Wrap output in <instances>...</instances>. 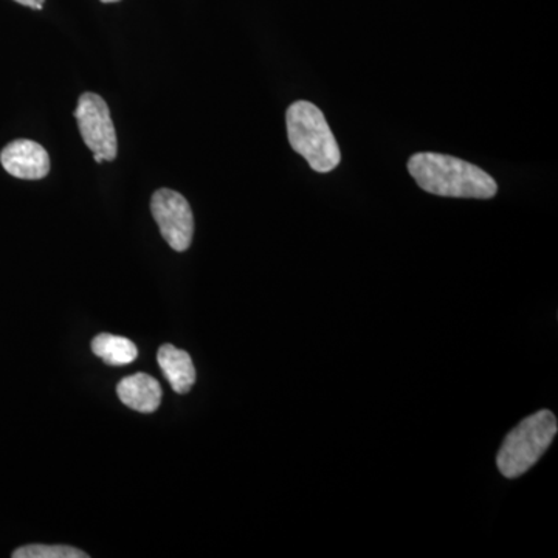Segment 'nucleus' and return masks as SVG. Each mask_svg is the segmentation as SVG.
Here are the masks:
<instances>
[{
  "instance_id": "10",
  "label": "nucleus",
  "mask_w": 558,
  "mask_h": 558,
  "mask_svg": "<svg viewBox=\"0 0 558 558\" xmlns=\"http://www.w3.org/2000/svg\"><path fill=\"white\" fill-rule=\"evenodd\" d=\"M13 558H87L83 550L72 546L28 545L14 550Z\"/></svg>"
},
{
  "instance_id": "3",
  "label": "nucleus",
  "mask_w": 558,
  "mask_h": 558,
  "mask_svg": "<svg viewBox=\"0 0 558 558\" xmlns=\"http://www.w3.org/2000/svg\"><path fill=\"white\" fill-rule=\"evenodd\" d=\"M557 432V417L554 416L553 411H537L524 418L506 436L498 451L499 473L509 480L524 475L546 453Z\"/></svg>"
},
{
  "instance_id": "4",
  "label": "nucleus",
  "mask_w": 558,
  "mask_h": 558,
  "mask_svg": "<svg viewBox=\"0 0 558 558\" xmlns=\"http://www.w3.org/2000/svg\"><path fill=\"white\" fill-rule=\"evenodd\" d=\"M75 119L78 121L80 134L87 148L101 156L105 161L116 160L119 143L108 102L102 100L100 95L86 92L80 97Z\"/></svg>"
},
{
  "instance_id": "8",
  "label": "nucleus",
  "mask_w": 558,
  "mask_h": 558,
  "mask_svg": "<svg viewBox=\"0 0 558 558\" xmlns=\"http://www.w3.org/2000/svg\"><path fill=\"white\" fill-rule=\"evenodd\" d=\"M157 362L175 392L186 395L191 391L196 381V369H194L189 352L172 347V344H163L157 354Z\"/></svg>"
},
{
  "instance_id": "7",
  "label": "nucleus",
  "mask_w": 558,
  "mask_h": 558,
  "mask_svg": "<svg viewBox=\"0 0 558 558\" xmlns=\"http://www.w3.org/2000/svg\"><path fill=\"white\" fill-rule=\"evenodd\" d=\"M117 395L124 405L138 413H154L160 407L161 387L148 374H134L120 381Z\"/></svg>"
},
{
  "instance_id": "12",
  "label": "nucleus",
  "mask_w": 558,
  "mask_h": 558,
  "mask_svg": "<svg viewBox=\"0 0 558 558\" xmlns=\"http://www.w3.org/2000/svg\"><path fill=\"white\" fill-rule=\"evenodd\" d=\"M102 3H116L120 2V0H101Z\"/></svg>"
},
{
  "instance_id": "5",
  "label": "nucleus",
  "mask_w": 558,
  "mask_h": 558,
  "mask_svg": "<svg viewBox=\"0 0 558 558\" xmlns=\"http://www.w3.org/2000/svg\"><path fill=\"white\" fill-rule=\"evenodd\" d=\"M150 211L161 238L175 252H185L193 242L194 218L189 201L170 189L157 190L150 199Z\"/></svg>"
},
{
  "instance_id": "2",
  "label": "nucleus",
  "mask_w": 558,
  "mask_h": 558,
  "mask_svg": "<svg viewBox=\"0 0 558 558\" xmlns=\"http://www.w3.org/2000/svg\"><path fill=\"white\" fill-rule=\"evenodd\" d=\"M286 123L290 146L307 160L312 170L326 174L339 167V143L317 106L310 101L293 102L286 113Z\"/></svg>"
},
{
  "instance_id": "1",
  "label": "nucleus",
  "mask_w": 558,
  "mask_h": 558,
  "mask_svg": "<svg viewBox=\"0 0 558 558\" xmlns=\"http://www.w3.org/2000/svg\"><path fill=\"white\" fill-rule=\"evenodd\" d=\"M409 171L422 190L436 196L492 199L498 191L497 182L486 171L446 154H414Z\"/></svg>"
},
{
  "instance_id": "11",
  "label": "nucleus",
  "mask_w": 558,
  "mask_h": 558,
  "mask_svg": "<svg viewBox=\"0 0 558 558\" xmlns=\"http://www.w3.org/2000/svg\"><path fill=\"white\" fill-rule=\"evenodd\" d=\"M14 2L21 3V5L28 7L33 10H43L44 2L46 0H14Z\"/></svg>"
},
{
  "instance_id": "6",
  "label": "nucleus",
  "mask_w": 558,
  "mask_h": 558,
  "mask_svg": "<svg viewBox=\"0 0 558 558\" xmlns=\"http://www.w3.org/2000/svg\"><path fill=\"white\" fill-rule=\"evenodd\" d=\"M3 170L13 178L40 180L50 172V157L46 148L33 140H14L0 153Z\"/></svg>"
},
{
  "instance_id": "9",
  "label": "nucleus",
  "mask_w": 558,
  "mask_h": 558,
  "mask_svg": "<svg viewBox=\"0 0 558 558\" xmlns=\"http://www.w3.org/2000/svg\"><path fill=\"white\" fill-rule=\"evenodd\" d=\"M92 351L109 366H126L138 357V349L130 339L100 333L92 341Z\"/></svg>"
}]
</instances>
